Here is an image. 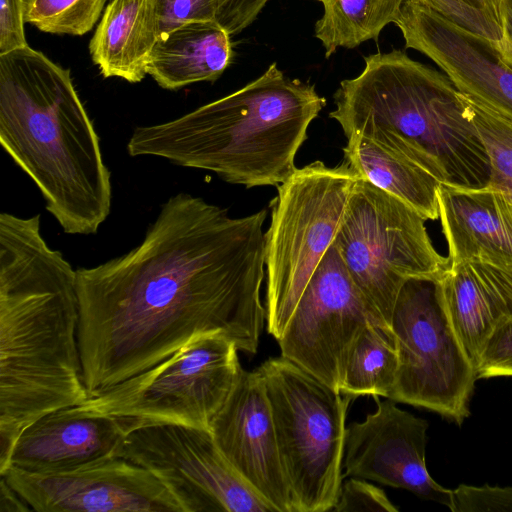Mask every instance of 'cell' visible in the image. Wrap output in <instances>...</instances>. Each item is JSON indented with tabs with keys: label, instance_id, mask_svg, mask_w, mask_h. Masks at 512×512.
<instances>
[{
	"label": "cell",
	"instance_id": "cell-1",
	"mask_svg": "<svg viewBox=\"0 0 512 512\" xmlns=\"http://www.w3.org/2000/svg\"><path fill=\"white\" fill-rule=\"evenodd\" d=\"M265 210L233 218L181 192L162 204L139 245L76 269L78 341L90 397L223 334L256 353L266 320Z\"/></svg>",
	"mask_w": 512,
	"mask_h": 512
},
{
	"label": "cell",
	"instance_id": "cell-2",
	"mask_svg": "<svg viewBox=\"0 0 512 512\" xmlns=\"http://www.w3.org/2000/svg\"><path fill=\"white\" fill-rule=\"evenodd\" d=\"M77 272L41 214H0V472L22 431L90 398L78 341Z\"/></svg>",
	"mask_w": 512,
	"mask_h": 512
},
{
	"label": "cell",
	"instance_id": "cell-3",
	"mask_svg": "<svg viewBox=\"0 0 512 512\" xmlns=\"http://www.w3.org/2000/svg\"><path fill=\"white\" fill-rule=\"evenodd\" d=\"M0 143L65 233L98 232L112 205L100 138L70 70L29 45L0 55Z\"/></svg>",
	"mask_w": 512,
	"mask_h": 512
},
{
	"label": "cell",
	"instance_id": "cell-4",
	"mask_svg": "<svg viewBox=\"0 0 512 512\" xmlns=\"http://www.w3.org/2000/svg\"><path fill=\"white\" fill-rule=\"evenodd\" d=\"M326 105L315 86L272 63L239 90L173 120L136 127L132 157L155 156L244 185L278 186L297 169L310 123Z\"/></svg>",
	"mask_w": 512,
	"mask_h": 512
},
{
	"label": "cell",
	"instance_id": "cell-5",
	"mask_svg": "<svg viewBox=\"0 0 512 512\" xmlns=\"http://www.w3.org/2000/svg\"><path fill=\"white\" fill-rule=\"evenodd\" d=\"M362 72L340 82L329 113L346 138L364 136L411 158L442 184L487 186L490 160L445 73L402 50L364 58Z\"/></svg>",
	"mask_w": 512,
	"mask_h": 512
},
{
	"label": "cell",
	"instance_id": "cell-6",
	"mask_svg": "<svg viewBox=\"0 0 512 512\" xmlns=\"http://www.w3.org/2000/svg\"><path fill=\"white\" fill-rule=\"evenodd\" d=\"M426 219L409 205L358 178L333 240L376 325L394 339L391 320L410 279L438 280L449 257L434 247Z\"/></svg>",
	"mask_w": 512,
	"mask_h": 512
},
{
	"label": "cell",
	"instance_id": "cell-7",
	"mask_svg": "<svg viewBox=\"0 0 512 512\" xmlns=\"http://www.w3.org/2000/svg\"><path fill=\"white\" fill-rule=\"evenodd\" d=\"M295 512L332 511L342 486L352 397L280 356L258 368Z\"/></svg>",
	"mask_w": 512,
	"mask_h": 512
},
{
	"label": "cell",
	"instance_id": "cell-8",
	"mask_svg": "<svg viewBox=\"0 0 512 512\" xmlns=\"http://www.w3.org/2000/svg\"><path fill=\"white\" fill-rule=\"evenodd\" d=\"M358 178L346 161H314L277 186L265 233L266 322L276 340L333 243Z\"/></svg>",
	"mask_w": 512,
	"mask_h": 512
},
{
	"label": "cell",
	"instance_id": "cell-9",
	"mask_svg": "<svg viewBox=\"0 0 512 512\" xmlns=\"http://www.w3.org/2000/svg\"><path fill=\"white\" fill-rule=\"evenodd\" d=\"M241 370L235 343L223 334H207L81 405L120 419L128 433L159 424L210 430Z\"/></svg>",
	"mask_w": 512,
	"mask_h": 512
},
{
	"label": "cell",
	"instance_id": "cell-10",
	"mask_svg": "<svg viewBox=\"0 0 512 512\" xmlns=\"http://www.w3.org/2000/svg\"><path fill=\"white\" fill-rule=\"evenodd\" d=\"M391 329L398 369L388 399L429 409L460 425L470 414L477 375L443 306L436 281L410 279L402 286Z\"/></svg>",
	"mask_w": 512,
	"mask_h": 512
},
{
	"label": "cell",
	"instance_id": "cell-11",
	"mask_svg": "<svg viewBox=\"0 0 512 512\" xmlns=\"http://www.w3.org/2000/svg\"><path fill=\"white\" fill-rule=\"evenodd\" d=\"M118 456L161 480L183 512H272L231 466L209 429L140 427L126 435Z\"/></svg>",
	"mask_w": 512,
	"mask_h": 512
},
{
	"label": "cell",
	"instance_id": "cell-12",
	"mask_svg": "<svg viewBox=\"0 0 512 512\" xmlns=\"http://www.w3.org/2000/svg\"><path fill=\"white\" fill-rule=\"evenodd\" d=\"M371 323L376 325L332 243L277 340L281 356L340 391L350 350Z\"/></svg>",
	"mask_w": 512,
	"mask_h": 512
},
{
	"label": "cell",
	"instance_id": "cell-13",
	"mask_svg": "<svg viewBox=\"0 0 512 512\" xmlns=\"http://www.w3.org/2000/svg\"><path fill=\"white\" fill-rule=\"evenodd\" d=\"M37 512H183L154 474L116 455L52 473L0 472Z\"/></svg>",
	"mask_w": 512,
	"mask_h": 512
},
{
	"label": "cell",
	"instance_id": "cell-14",
	"mask_svg": "<svg viewBox=\"0 0 512 512\" xmlns=\"http://www.w3.org/2000/svg\"><path fill=\"white\" fill-rule=\"evenodd\" d=\"M374 399L376 410L346 428L345 475L406 489L451 509L452 490L439 485L426 467L428 422L391 399Z\"/></svg>",
	"mask_w": 512,
	"mask_h": 512
},
{
	"label": "cell",
	"instance_id": "cell-15",
	"mask_svg": "<svg viewBox=\"0 0 512 512\" xmlns=\"http://www.w3.org/2000/svg\"><path fill=\"white\" fill-rule=\"evenodd\" d=\"M405 47L431 59L457 90L512 124V68L490 40L475 35L416 0H408L394 23Z\"/></svg>",
	"mask_w": 512,
	"mask_h": 512
},
{
	"label": "cell",
	"instance_id": "cell-16",
	"mask_svg": "<svg viewBox=\"0 0 512 512\" xmlns=\"http://www.w3.org/2000/svg\"><path fill=\"white\" fill-rule=\"evenodd\" d=\"M210 431L231 466L272 512H295L269 400L257 369L242 368Z\"/></svg>",
	"mask_w": 512,
	"mask_h": 512
},
{
	"label": "cell",
	"instance_id": "cell-17",
	"mask_svg": "<svg viewBox=\"0 0 512 512\" xmlns=\"http://www.w3.org/2000/svg\"><path fill=\"white\" fill-rule=\"evenodd\" d=\"M128 434L116 417L82 405L52 411L17 438L7 467L52 473L116 455Z\"/></svg>",
	"mask_w": 512,
	"mask_h": 512
},
{
	"label": "cell",
	"instance_id": "cell-18",
	"mask_svg": "<svg viewBox=\"0 0 512 512\" xmlns=\"http://www.w3.org/2000/svg\"><path fill=\"white\" fill-rule=\"evenodd\" d=\"M436 287L475 370L492 332L512 317V266L466 261L451 264Z\"/></svg>",
	"mask_w": 512,
	"mask_h": 512
},
{
	"label": "cell",
	"instance_id": "cell-19",
	"mask_svg": "<svg viewBox=\"0 0 512 512\" xmlns=\"http://www.w3.org/2000/svg\"><path fill=\"white\" fill-rule=\"evenodd\" d=\"M438 204L451 264L512 266V202L502 193L441 184Z\"/></svg>",
	"mask_w": 512,
	"mask_h": 512
},
{
	"label": "cell",
	"instance_id": "cell-20",
	"mask_svg": "<svg viewBox=\"0 0 512 512\" xmlns=\"http://www.w3.org/2000/svg\"><path fill=\"white\" fill-rule=\"evenodd\" d=\"M159 37L152 0H109L89 51L104 78L138 83Z\"/></svg>",
	"mask_w": 512,
	"mask_h": 512
},
{
	"label": "cell",
	"instance_id": "cell-21",
	"mask_svg": "<svg viewBox=\"0 0 512 512\" xmlns=\"http://www.w3.org/2000/svg\"><path fill=\"white\" fill-rule=\"evenodd\" d=\"M230 37L217 22H194L175 28L156 42L147 74L168 90L214 82L232 62Z\"/></svg>",
	"mask_w": 512,
	"mask_h": 512
},
{
	"label": "cell",
	"instance_id": "cell-22",
	"mask_svg": "<svg viewBox=\"0 0 512 512\" xmlns=\"http://www.w3.org/2000/svg\"><path fill=\"white\" fill-rule=\"evenodd\" d=\"M346 139L344 161L359 178L400 199L426 220L439 218L438 189L442 183L431 172L364 136Z\"/></svg>",
	"mask_w": 512,
	"mask_h": 512
},
{
	"label": "cell",
	"instance_id": "cell-23",
	"mask_svg": "<svg viewBox=\"0 0 512 512\" xmlns=\"http://www.w3.org/2000/svg\"><path fill=\"white\" fill-rule=\"evenodd\" d=\"M323 14L314 35L329 58L340 47L352 49L368 40H378L384 27L395 23L408 0H316Z\"/></svg>",
	"mask_w": 512,
	"mask_h": 512
},
{
	"label": "cell",
	"instance_id": "cell-24",
	"mask_svg": "<svg viewBox=\"0 0 512 512\" xmlns=\"http://www.w3.org/2000/svg\"><path fill=\"white\" fill-rule=\"evenodd\" d=\"M398 356L394 339L371 323L354 342L340 392L389 398L396 381Z\"/></svg>",
	"mask_w": 512,
	"mask_h": 512
},
{
	"label": "cell",
	"instance_id": "cell-25",
	"mask_svg": "<svg viewBox=\"0 0 512 512\" xmlns=\"http://www.w3.org/2000/svg\"><path fill=\"white\" fill-rule=\"evenodd\" d=\"M460 98L489 156L490 178L485 188L499 191L512 202V124L461 92Z\"/></svg>",
	"mask_w": 512,
	"mask_h": 512
},
{
	"label": "cell",
	"instance_id": "cell-26",
	"mask_svg": "<svg viewBox=\"0 0 512 512\" xmlns=\"http://www.w3.org/2000/svg\"><path fill=\"white\" fill-rule=\"evenodd\" d=\"M25 21L59 35L81 36L92 30L108 0H25Z\"/></svg>",
	"mask_w": 512,
	"mask_h": 512
},
{
	"label": "cell",
	"instance_id": "cell-27",
	"mask_svg": "<svg viewBox=\"0 0 512 512\" xmlns=\"http://www.w3.org/2000/svg\"><path fill=\"white\" fill-rule=\"evenodd\" d=\"M152 1L160 37L188 23L217 22L219 0Z\"/></svg>",
	"mask_w": 512,
	"mask_h": 512
},
{
	"label": "cell",
	"instance_id": "cell-28",
	"mask_svg": "<svg viewBox=\"0 0 512 512\" xmlns=\"http://www.w3.org/2000/svg\"><path fill=\"white\" fill-rule=\"evenodd\" d=\"M450 21L490 41L503 38L501 25L464 0H416Z\"/></svg>",
	"mask_w": 512,
	"mask_h": 512
},
{
	"label": "cell",
	"instance_id": "cell-29",
	"mask_svg": "<svg viewBox=\"0 0 512 512\" xmlns=\"http://www.w3.org/2000/svg\"><path fill=\"white\" fill-rule=\"evenodd\" d=\"M452 512H512V487L459 485L452 490Z\"/></svg>",
	"mask_w": 512,
	"mask_h": 512
},
{
	"label": "cell",
	"instance_id": "cell-30",
	"mask_svg": "<svg viewBox=\"0 0 512 512\" xmlns=\"http://www.w3.org/2000/svg\"><path fill=\"white\" fill-rule=\"evenodd\" d=\"M477 379L512 376V317L487 339L476 367Z\"/></svg>",
	"mask_w": 512,
	"mask_h": 512
},
{
	"label": "cell",
	"instance_id": "cell-31",
	"mask_svg": "<svg viewBox=\"0 0 512 512\" xmlns=\"http://www.w3.org/2000/svg\"><path fill=\"white\" fill-rule=\"evenodd\" d=\"M332 511H386L397 512L385 492L365 481V479L352 477L342 484L339 496Z\"/></svg>",
	"mask_w": 512,
	"mask_h": 512
},
{
	"label": "cell",
	"instance_id": "cell-32",
	"mask_svg": "<svg viewBox=\"0 0 512 512\" xmlns=\"http://www.w3.org/2000/svg\"><path fill=\"white\" fill-rule=\"evenodd\" d=\"M25 0H0V55L28 46Z\"/></svg>",
	"mask_w": 512,
	"mask_h": 512
},
{
	"label": "cell",
	"instance_id": "cell-33",
	"mask_svg": "<svg viewBox=\"0 0 512 512\" xmlns=\"http://www.w3.org/2000/svg\"><path fill=\"white\" fill-rule=\"evenodd\" d=\"M269 0H219L217 23L230 35L254 22Z\"/></svg>",
	"mask_w": 512,
	"mask_h": 512
},
{
	"label": "cell",
	"instance_id": "cell-34",
	"mask_svg": "<svg viewBox=\"0 0 512 512\" xmlns=\"http://www.w3.org/2000/svg\"><path fill=\"white\" fill-rule=\"evenodd\" d=\"M31 507L10 486L6 479L0 476V512H28Z\"/></svg>",
	"mask_w": 512,
	"mask_h": 512
},
{
	"label": "cell",
	"instance_id": "cell-35",
	"mask_svg": "<svg viewBox=\"0 0 512 512\" xmlns=\"http://www.w3.org/2000/svg\"><path fill=\"white\" fill-rule=\"evenodd\" d=\"M474 8L487 14L500 24L501 8L504 0H464ZM501 25V24H500Z\"/></svg>",
	"mask_w": 512,
	"mask_h": 512
},
{
	"label": "cell",
	"instance_id": "cell-36",
	"mask_svg": "<svg viewBox=\"0 0 512 512\" xmlns=\"http://www.w3.org/2000/svg\"><path fill=\"white\" fill-rule=\"evenodd\" d=\"M498 57L512 68V40L503 36L499 41H490Z\"/></svg>",
	"mask_w": 512,
	"mask_h": 512
},
{
	"label": "cell",
	"instance_id": "cell-37",
	"mask_svg": "<svg viewBox=\"0 0 512 512\" xmlns=\"http://www.w3.org/2000/svg\"><path fill=\"white\" fill-rule=\"evenodd\" d=\"M500 24L505 37L512 40V0H504L501 8Z\"/></svg>",
	"mask_w": 512,
	"mask_h": 512
}]
</instances>
